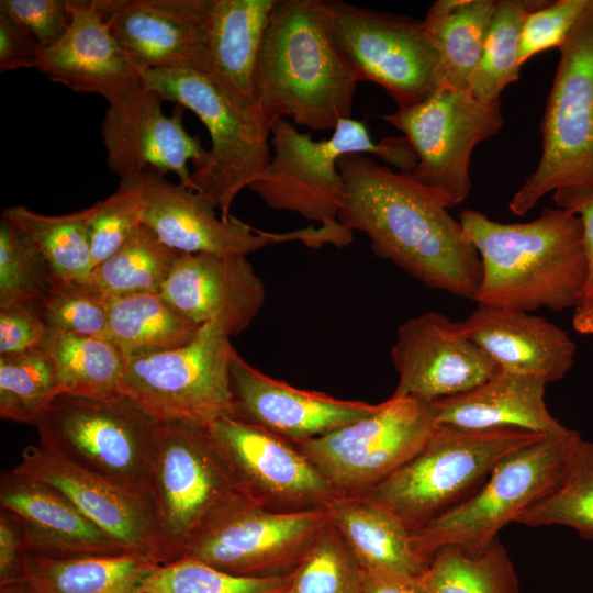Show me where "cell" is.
Listing matches in <instances>:
<instances>
[{
	"instance_id": "30",
	"label": "cell",
	"mask_w": 593,
	"mask_h": 593,
	"mask_svg": "<svg viewBox=\"0 0 593 593\" xmlns=\"http://www.w3.org/2000/svg\"><path fill=\"white\" fill-rule=\"evenodd\" d=\"M277 0H210L206 31L209 72L254 99V72Z\"/></svg>"
},
{
	"instance_id": "17",
	"label": "cell",
	"mask_w": 593,
	"mask_h": 593,
	"mask_svg": "<svg viewBox=\"0 0 593 593\" xmlns=\"http://www.w3.org/2000/svg\"><path fill=\"white\" fill-rule=\"evenodd\" d=\"M243 496L272 511L325 507L338 493L291 441L233 416L206 428Z\"/></svg>"
},
{
	"instance_id": "9",
	"label": "cell",
	"mask_w": 593,
	"mask_h": 593,
	"mask_svg": "<svg viewBox=\"0 0 593 593\" xmlns=\"http://www.w3.org/2000/svg\"><path fill=\"white\" fill-rule=\"evenodd\" d=\"M34 426L46 450L152 504L157 424L126 396L59 394Z\"/></svg>"
},
{
	"instance_id": "47",
	"label": "cell",
	"mask_w": 593,
	"mask_h": 593,
	"mask_svg": "<svg viewBox=\"0 0 593 593\" xmlns=\"http://www.w3.org/2000/svg\"><path fill=\"white\" fill-rule=\"evenodd\" d=\"M47 326L40 303L0 310V355H10L41 346Z\"/></svg>"
},
{
	"instance_id": "37",
	"label": "cell",
	"mask_w": 593,
	"mask_h": 593,
	"mask_svg": "<svg viewBox=\"0 0 593 593\" xmlns=\"http://www.w3.org/2000/svg\"><path fill=\"white\" fill-rule=\"evenodd\" d=\"M548 1L497 0L481 59L468 91L478 100L501 101L502 91L519 79V37L527 14Z\"/></svg>"
},
{
	"instance_id": "26",
	"label": "cell",
	"mask_w": 593,
	"mask_h": 593,
	"mask_svg": "<svg viewBox=\"0 0 593 593\" xmlns=\"http://www.w3.org/2000/svg\"><path fill=\"white\" fill-rule=\"evenodd\" d=\"M461 324L501 371L548 384L561 380L573 366L575 344L563 329L541 316L478 304Z\"/></svg>"
},
{
	"instance_id": "44",
	"label": "cell",
	"mask_w": 593,
	"mask_h": 593,
	"mask_svg": "<svg viewBox=\"0 0 593 593\" xmlns=\"http://www.w3.org/2000/svg\"><path fill=\"white\" fill-rule=\"evenodd\" d=\"M88 228L93 269L116 253L143 223L131 189L120 182L118 190L82 210Z\"/></svg>"
},
{
	"instance_id": "23",
	"label": "cell",
	"mask_w": 593,
	"mask_h": 593,
	"mask_svg": "<svg viewBox=\"0 0 593 593\" xmlns=\"http://www.w3.org/2000/svg\"><path fill=\"white\" fill-rule=\"evenodd\" d=\"M68 10L66 33L40 49L36 69L76 92L101 96L109 105L141 89L142 71L101 18L94 0H68Z\"/></svg>"
},
{
	"instance_id": "2",
	"label": "cell",
	"mask_w": 593,
	"mask_h": 593,
	"mask_svg": "<svg viewBox=\"0 0 593 593\" xmlns=\"http://www.w3.org/2000/svg\"><path fill=\"white\" fill-rule=\"evenodd\" d=\"M357 79L340 54L324 0H277L259 47L254 100L273 124L313 131L350 119Z\"/></svg>"
},
{
	"instance_id": "25",
	"label": "cell",
	"mask_w": 593,
	"mask_h": 593,
	"mask_svg": "<svg viewBox=\"0 0 593 593\" xmlns=\"http://www.w3.org/2000/svg\"><path fill=\"white\" fill-rule=\"evenodd\" d=\"M0 505L19 523L27 553L64 559L126 552L55 488L14 470L1 474Z\"/></svg>"
},
{
	"instance_id": "52",
	"label": "cell",
	"mask_w": 593,
	"mask_h": 593,
	"mask_svg": "<svg viewBox=\"0 0 593 593\" xmlns=\"http://www.w3.org/2000/svg\"><path fill=\"white\" fill-rule=\"evenodd\" d=\"M573 327L581 334H593V302L575 309Z\"/></svg>"
},
{
	"instance_id": "4",
	"label": "cell",
	"mask_w": 593,
	"mask_h": 593,
	"mask_svg": "<svg viewBox=\"0 0 593 593\" xmlns=\"http://www.w3.org/2000/svg\"><path fill=\"white\" fill-rule=\"evenodd\" d=\"M142 77L164 101L189 109L205 125L211 147L191 172L189 188L228 217L237 194L270 163L272 123L254 99L212 72L160 68L143 70Z\"/></svg>"
},
{
	"instance_id": "13",
	"label": "cell",
	"mask_w": 593,
	"mask_h": 593,
	"mask_svg": "<svg viewBox=\"0 0 593 593\" xmlns=\"http://www.w3.org/2000/svg\"><path fill=\"white\" fill-rule=\"evenodd\" d=\"M237 494L206 428L157 424L150 499L160 564L180 558L204 519Z\"/></svg>"
},
{
	"instance_id": "46",
	"label": "cell",
	"mask_w": 593,
	"mask_h": 593,
	"mask_svg": "<svg viewBox=\"0 0 593 593\" xmlns=\"http://www.w3.org/2000/svg\"><path fill=\"white\" fill-rule=\"evenodd\" d=\"M0 13L30 33L41 48L56 43L70 23L68 0H1Z\"/></svg>"
},
{
	"instance_id": "14",
	"label": "cell",
	"mask_w": 593,
	"mask_h": 593,
	"mask_svg": "<svg viewBox=\"0 0 593 593\" xmlns=\"http://www.w3.org/2000/svg\"><path fill=\"white\" fill-rule=\"evenodd\" d=\"M336 45L357 81L380 86L398 109L440 86L439 54L423 20L326 0Z\"/></svg>"
},
{
	"instance_id": "19",
	"label": "cell",
	"mask_w": 593,
	"mask_h": 593,
	"mask_svg": "<svg viewBox=\"0 0 593 593\" xmlns=\"http://www.w3.org/2000/svg\"><path fill=\"white\" fill-rule=\"evenodd\" d=\"M164 100L145 85L123 101L109 105L101 124L108 168L120 180L148 170L174 172L189 188L191 172L201 166L208 150L182 124V111L167 115Z\"/></svg>"
},
{
	"instance_id": "21",
	"label": "cell",
	"mask_w": 593,
	"mask_h": 593,
	"mask_svg": "<svg viewBox=\"0 0 593 593\" xmlns=\"http://www.w3.org/2000/svg\"><path fill=\"white\" fill-rule=\"evenodd\" d=\"M233 417L293 444L326 435L374 413L379 404L293 388L249 365L235 348L230 362Z\"/></svg>"
},
{
	"instance_id": "34",
	"label": "cell",
	"mask_w": 593,
	"mask_h": 593,
	"mask_svg": "<svg viewBox=\"0 0 593 593\" xmlns=\"http://www.w3.org/2000/svg\"><path fill=\"white\" fill-rule=\"evenodd\" d=\"M417 579L428 593H519L516 570L499 538L478 555L444 547Z\"/></svg>"
},
{
	"instance_id": "24",
	"label": "cell",
	"mask_w": 593,
	"mask_h": 593,
	"mask_svg": "<svg viewBox=\"0 0 593 593\" xmlns=\"http://www.w3.org/2000/svg\"><path fill=\"white\" fill-rule=\"evenodd\" d=\"M160 293L193 323H215L230 337L251 324L266 296L246 256L210 253H179Z\"/></svg>"
},
{
	"instance_id": "16",
	"label": "cell",
	"mask_w": 593,
	"mask_h": 593,
	"mask_svg": "<svg viewBox=\"0 0 593 593\" xmlns=\"http://www.w3.org/2000/svg\"><path fill=\"white\" fill-rule=\"evenodd\" d=\"M435 427L432 402L391 395L371 415L294 445L338 494L360 495L418 452Z\"/></svg>"
},
{
	"instance_id": "32",
	"label": "cell",
	"mask_w": 593,
	"mask_h": 593,
	"mask_svg": "<svg viewBox=\"0 0 593 593\" xmlns=\"http://www.w3.org/2000/svg\"><path fill=\"white\" fill-rule=\"evenodd\" d=\"M200 328L160 292L133 293L109 302L105 337L125 358L180 348L190 344Z\"/></svg>"
},
{
	"instance_id": "1",
	"label": "cell",
	"mask_w": 593,
	"mask_h": 593,
	"mask_svg": "<svg viewBox=\"0 0 593 593\" xmlns=\"http://www.w3.org/2000/svg\"><path fill=\"white\" fill-rule=\"evenodd\" d=\"M337 167L346 186L339 224L363 233L376 256L426 287L475 299L481 260L448 208L412 174L363 154L344 155Z\"/></svg>"
},
{
	"instance_id": "35",
	"label": "cell",
	"mask_w": 593,
	"mask_h": 593,
	"mask_svg": "<svg viewBox=\"0 0 593 593\" xmlns=\"http://www.w3.org/2000/svg\"><path fill=\"white\" fill-rule=\"evenodd\" d=\"M178 254L142 223L116 253L92 270L88 280L109 300L160 292Z\"/></svg>"
},
{
	"instance_id": "20",
	"label": "cell",
	"mask_w": 593,
	"mask_h": 593,
	"mask_svg": "<svg viewBox=\"0 0 593 593\" xmlns=\"http://www.w3.org/2000/svg\"><path fill=\"white\" fill-rule=\"evenodd\" d=\"M97 10L137 68L209 72L210 0H94Z\"/></svg>"
},
{
	"instance_id": "31",
	"label": "cell",
	"mask_w": 593,
	"mask_h": 593,
	"mask_svg": "<svg viewBox=\"0 0 593 593\" xmlns=\"http://www.w3.org/2000/svg\"><path fill=\"white\" fill-rule=\"evenodd\" d=\"M495 8L494 0H438L428 8L423 24L439 54L440 86L468 91Z\"/></svg>"
},
{
	"instance_id": "10",
	"label": "cell",
	"mask_w": 593,
	"mask_h": 593,
	"mask_svg": "<svg viewBox=\"0 0 593 593\" xmlns=\"http://www.w3.org/2000/svg\"><path fill=\"white\" fill-rule=\"evenodd\" d=\"M230 338L220 325L206 323L186 346L127 357L122 394L156 424L208 428L232 416Z\"/></svg>"
},
{
	"instance_id": "43",
	"label": "cell",
	"mask_w": 593,
	"mask_h": 593,
	"mask_svg": "<svg viewBox=\"0 0 593 593\" xmlns=\"http://www.w3.org/2000/svg\"><path fill=\"white\" fill-rule=\"evenodd\" d=\"M109 302L88 279H55L49 293L40 303V311L48 328L105 337Z\"/></svg>"
},
{
	"instance_id": "48",
	"label": "cell",
	"mask_w": 593,
	"mask_h": 593,
	"mask_svg": "<svg viewBox=\"0 0 593 593\" xmlns=\"http://www.w3.org/2000/svg\"><path fill=\"white\" fill-rule=\"evenodd\" d=\"M40 45L24 29L0 13V71L36 68Z\"/></svg>"
},
{
	"instance_id": "27",
	"label": "cell",
	"mask_w": 593,
	"mask_h": 593,
	"mask_svg": "<svg viewBox=\"0 0 593 593\" xmlns=\"http://www.w3.org/2000/svg\"><path fill=\"white\" fill-rule=\"evenodd\" d=\"M545 390L540 379L500 371L467 392L432 402L434 422L465 430L521 428L557 434L567 427L550 414Z\"/></svg>"
},
{
	"instance_id": "12",
	"label": "cell",
	"mask_w": 593,
	"mask_h": 593,
	"mask_svg": "<svg viewBox=\"0 0 593 593\" xmlns=\"http://www.w3.org/2000/svg\"><path fill=\"white\" fill-rule=\"evenodd\" d=\"M120 182L133 192L142 222L178 253L247 256L266 246L287 242L296 240L320 248L324 245L343 247L353 240V232L339 223L276 233L257 230L231 215L219 217L209 199L168 181L165 174L155 170Z\"/></svg>"
},
{
	"instance_id": "36",
	"label": "cell",
	"mask_w": 593,
	"mask_h": 593,
	"mask_svg": "<svg viewBox=\"0 0 593 593\" xmlns=\"http://www.w3.org/2000/svg\"><path fill=\"white\" fill-rule=\"evenodd\" d=\"M1 216L24 231L51 266L55 279L85 281L90 277L93 265L82 210L45 215L14 205L4 209Z\"/></svg>"
},
{
	"instance_id": "49",
	"label": "cell",
	"mask_w": 593,
	"mask_h": 593,
	"mask_svg": "<svg viewBox=\"0 0 593 593\" xmlns=\"http://www.w3.org/2000/svg\"><path fill=\"white\" fill-rule=\"evenodd\" d=\"M552 198L558 208L575 213L582 223L588 277L579 306L586 305L593 302V191L567 194L553 193Z\"/></svg>"
},
{
	"instance_id": "39",
	"label": "cell",
	"mask_w": 593,
	"mask_h": 593,
	"mask_svg": "<svg viewBox=\"0 0 593 593\" xmlns=\"http://www.w3.org/2000/svg\"><path fill=\"white\" fill-rule=\"evenodd\" d=\"M516 522L532 527L567 526L593 540V443L581 439L559 485Z\"/></svg>"
},
{
	"instance_id": "40",
	"label": "cell",
	"mask_w": 593,
	"mask_h": 593,
	"mask_svg": "<svg viewBox=\"0 0 593 593\" xmlns=\"http://www.w3.org/2000/svg\"><path fill=\"white\" fill-rule=\"evenodd\" d=\"M55 281L53 270L18 225L0 221V310L41 303Z\"/></svg>"
},
{
	"instance_id": "5",
	"label": "cell",
	"mask_w": 593,
	"mask_h": 593,
	"mask_svg": "<svg viewBox=\"0 0 593 593\" xmlns=\"http://www.w3.org/2000/svg\"><path fill=\"white\" fill-rule=\"evenodd\" d=\"M270 143V163L248 188L268 206L295 212L318 226L338 224L346 197L337 167L342 156L372 154L406 174L418 163L405 136L373 142L365 121L353 118L340 120L323 141H314L289 120H278L271 126Z\"/></svg>"
},
{
	"instance_id": "15",
	"label": "cell",
	"mask_w": 593,
	"mask_h": 593,
	"mask_svg": "<svg viewBox=\"0 0 593 593\" xmlns=\"http://www.w3.org/2000/svg\"><path fill=\"white\" fill-rule=\"evenodd\" d=\"M381 118L409 139L418 159L412 176L446 208L467 199L473 149L504 125L501 101H480L469 91L444 86Z\"/></svg>"
},
{
	"instance_id": "28",
	"label": "cell",
	"mask_w": 593,
	"mask_h": 593,
	"mask_svg": "<svg viewBox=\"0 0 593 593\" xmlns=\"http://www.w3.org/2000/svg\"><path fill=\"white\" fill-rule=\"evenodd\" d=\"M329 524L365 571L417 578L426 567L412 532L391 512L360 495L335 496L326 506Z\"/></svg>"
},
{
	"instance_id": "33",
	"label": "cell",
	"mask_w": 593,
	"mask_h": 593,
	"mask_svg": "<svg viewBox=\"0 0 593 593\" xmlns=\"http://www.w3.org/2000/svg\"><path fill=\"white\" fill-rule=\"evenodd\" d=\"M51 358L59 394L113 398L121 391L125 356L104 336H88L48 328L41 346Z\"/></svg>"
},
{
	"instance_id": "41",
	"label": "cell",
	"mask_w": 593,
	"mask_h": 593,
	"mask_svg": "<svg viewBox=\"0 0 593 593\" xmlns=\"http://www.w3.org/2000/svg\"><path fill=\"white\" fill-rule=\"evenodd\" d=\"M288 574L235 575L187 556L159 564L134 593H287Z\"/></svg>"
},
{
	"instance_id": "45",
	"label": "cell",
	"mask_w": 593,
	"mask_h": 593,
	"mask_svg": "<svg viewBox=\"0 0 593 593\" xmlns=\"http://www.w3.org/2000/svg\"><path fill=\"white\" fill-rule=\"evenodd\" d=\"M589 0L548 1L529 12L523 23L518 60L523 66L533 56L561 48L586 8Z\"/></svg>"
},
{
	"instance_id": "42",
	"label": "cell",
	"mask_w": 593,
	"mask_h": 593,
	"mask_svg": "<svg viewBox=\"0 0 593 593\" xmlns=\"http://www.w3.org/2000/svg\"><path fill=\"white\" fill-rule=\"evenodd\" d=\"M287 593H363V569L329 523L288 574Z\"/></svg>"
},
{
	"instance_id": "50",
	"label": "cell",
	"mask_w": 593,
	"mask_h": 593,
	"mask_svg": "<svg viewBox=\"0 0 593 593\" xmlns=\"http://www.w3.org/2000/svg\"><path fill=\"white\" fill-rule=\"evenodd\" d=\"M27 553L21 527L14 516L0 512V585L19 581L21 566Z\"/></svg>"
},
{
	"instance_id": "6",
	"label": "cell",
	"mask_w": 593,
	"mask_h": 593,
	"mask_svg": "<svg viewBox=\"0 0 593 593\" xmlns=\"http://www.w3.org/2000/svg\"><path fill=\"white\" fill-rule=\"evenodd\" d=\"M544 436L521 428L436 426L418 452L360 496L413 533L470 497L506 456Z\"/></svg>"
},
{
	"instance_id": "22",
	"label": "cell",
	"mask_w": 593,
	"mask_h": 593,
	"mask_svg": "<svg viewBox=\"0 0 593 593\" xmlns=\"http://www.w3.org/2000/svg\"><path fill=\"white\" fill-rule=\"evenodd\" d=\"M12 470L55 488L126 552L145 555L160 564L157 526L149 502L40 444L26 446Z\"/></svg>"
},
{
	"instance_id": "7",
	"label": "cell",
	"mask_w": 593,
	"mask_h": 593,
	"mask_svg": "<svg viewBox=\"0 0 593 593\" xmlns=\"http://www.w3.org/2000/svg\"><path fill=\"white\" fill-rule=\"evenodd\" d=\"M581 439L566 428L506 456L470 497L412 533L416 552L429 562L447 546L469 555L485 550L505 525L559 485Z\"/></svg>"
},
{
	"instance_id": "29",
	"label": "cell",
	"mask_w": 593,
	"mask_h": 593,
	"mask_svg": "<svg viewBox=\"0 0 593 593\" xmlns=\"http://www.w3.org/2000/svg\"><path fill=\"white\" fill-rule=\"evenodd\" d=\"M158 566L136 552L64 559L26 553L19 581L32 593H134Z\"/></svg>"
},
{
	"instance_id": "3",
	"label": "cell",
	"mask_w": 593,
	"mask_h": 593,
	"mask_svg": "<svg viewBox=\"0 0 593 593\" xmlns=\"http://www.w3.org/2000/svg\"><path fill=\"white\" fill-rule=\"evenodd\" d=\"M463 233L482 267L478 304L532 312L578 307L588 277L580 217L546 208L525 223H500L462 209Z\"/></svg>"
},
{
	"instance_id": "38",
	"label": "cell",
	"mask_w": 593,
	"mask_h": 593,
	"mask_svg": "<svg viewBox=\"0 0 593 593\" xmlns=\"http://www.w3.org/2000/svg\"><path fill=\"white\" fill-rule=\"evenodd\" d=\"M59 395L54 365L42 347L0 355V416L33 425Z\"/></svg>"
},
{
	"instance_id": "11",
	"label": "cell",
	"mask_w": 593,
	"mask_h": 593,
	"mask_svg": "<svg viewBox=\"0 0 593 593\" xmlns=\"http://www.w3.org/2000/svg\"><path fill=\"white\" fill-rule=\"evenodd\" d=\"M328 523L325 507L272 511L237 494L204 519L182 556L235 575H286Z\"/></svg>"
},
{
	"instance_id": "18",
	"label": "cell",
	"mask_w": 593,
	"mask_h": 593,
	"mask_svg": "<svg viewBox=\"0 0 593 593\" xmlns=\"http://www.w3.org/2000/svg\"><path fill=\"white\" fill-rule=\"evenodd\" d=\"M398 372L392 395L434 402L467 392L500 372L465 332L439 312H426L402 323L391 348Z\"/></svg>"
},
{
	"instance_id": "8",
	"label": "cell",
	"mask_w": 593,
	"mask_h": 593,
	"mask_svg": "<svg viewBox=\"0 0 593 593\" xmlns=\"http://www.w3.org/2000/svg\"><path fill=\"white\" fill-rule=\"evenodd\" d=\"M559 51L541 121V155L508 203L517 215L550 192L593 191V0Z\"/></svg>"
},
{
	"instance_id": "51",
	"label": "cell",
	"mask_w": 593,
	"mask_h": 593,
	"mask_svg": "<svg viewBox=\"0 0 593 593\" xmlns=\"http://www.w3.org/2000/svg\"><path fill=\"white\" fill-rule=\"evenodd\" d=\"M363 593H428L417 578L363 570Z\"/></svg>"
},
{
	"instance_id": "53",
	"label": "cell",
	"mask_w": 593,
	"mask_h": 593,
	"mask_svg": "<svg viewBox=\"0 0 593 593\" xmlns=\"http://www.w3.org/2000/svg\"><path fill=\"white\" fill-rule=\"evenodd\" d=\"M0 593H32L21 581H15L5 585H0Z\"/></svg>"
}]
</instances>
